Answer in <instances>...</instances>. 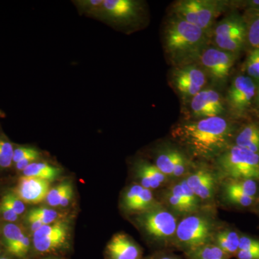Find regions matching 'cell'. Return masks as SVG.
<instances>
[{
	"mask_svg": "<svg viewBox=\"0 0 259 259\" xmlns=\"http://www.w3.org/2000/svg\"><path fill=\"white\" fill-rule=\"evenodd\" d=\"M68 233L67 223L56 222L44 225L42 228L33 233V240Z\"/></svg>",
	"mask_w": 259,
	"mask_h": 259,
	"instance_id": "30",
	"label": "cell"
},
{
	"mask_svg": "<svg viewBox=\"0 0 259 259\" xmlns=\"http://www.w3.org/2000/svg\"><path fill=\"white\" fill-rule=\"evenodd\" d=\"M259 108V83L258 84V92H257L256 100H255V110Z\"/></svg>",
	"mask_w": 259,
	"mask_h": 259,
	"instance_id": "45",
	"label": "cell"
},
{
	"mask_svg": "<svg viewBox=\"0 0 259 259\" xmlns=\"http://www.w3.org/2000/svg\"><path fill=\"white\" fill-rule=\"evenodd\" d=\"M243 15L246 25V51L259 49V11L245 10Z\"/></svg>",
	"mask_w": 259,
	"mask_h": 259,
	"instance_id": "21",
	"label": "cell"
},
{
	"mask_svg": "<svg viewBox=\"0 0 259 259\" xmlns=\"http://www.w3.org/2000/svg\"><path fill=\"white\" fill-rule=\"evenodd\" d=\"M243 73L259 83V49L247 51L243 65Z\"/></svg>",
	"mask_w": 259,
	"mask_h": 259,
	"instance_id": "28",
	"label": "cell"
},
{
	"mask_svg": "<svg viewBox=\"0 0 259 259\" xmlns=\"http://www.w3.org/2000/svg\"><path fill=\"white\" fill-rule=\"evenodd\" d=\"M186 120H198L209 117L228 116L225 95L212 85L199 92L184 105Z\"/></svg>",
	"mask_w": 259,
	"mask_h": 259,
	"instance_id": "11",
	"label": "cell"
},
{
	"mask_svg": "<svg viewBox=\"0 0 259 259\" xmlns=\"http://www.w3.org/2000/svg\"><path fill=\"white\" fill-rule=\"evenodd\" d=\"M110 259H141L139 245L125 233L115 235L107 245Z\"/></svg>",
	"mask_w": 259,
	"mask_h": 259,
	"instance_id": "15",
	"label": "cell"
},
{
	"mask_svg": "<svg viewBox=\"0 0 259 259\" xmlns=\"http://www.w3.org/2000/svg\"><path fill=\"white\" fill-rule=\"evenodd\" d=\"M73 197V187H71L65 194L64 198L61 200L60 205L61 207H66L69 205L70 202L71 201Z\"/></svg>",
	"mask_w": 259,
	"mask_h": 259,
	"instance_id": "42",
	"label": "cell"
},
{
	"mask_svg": "<svg viewBox=\"0 0 259 259\" xmlns=\"http://www.w3.org/2000/svg\"><path fill=\"white\" fill-rule=\"evenodd\" d=\"M14 148L8 139L0 136V168H8L13 163Z\"/></svg>",
	"mask_w": 259,
	"mask_h": 259,
	"instance_id": "33",
	"label": "cell"
},
{
	"mask_svg": "<svg viewBox=\"0 0 259 259\" xmlns=\"http://www.w3.org/2000/svg\"><path fill=\"white\" fill-rule=\"evenodd\" d=\"M104 0H80L76 5L81 13L100 17Z\"/></svg>",
	"mask_w": 259,
	"mask_h": 259,
	"instance_id": "34",
	"label": "cell"
},
{
	"mask_svg": "<svg viewBox=\"0 0 259 259\" xmlns=\"http://www.w3.org/2000/svg\"><path fill=\"white\" fill-rule=\"evenodd\" d=\"M144 188V187L140 185L139 184H136V185L131 186L127 189L124 193L123 197H122V205L127 212H129L130 209L136 202L139 194Z\"/></svg>",
	"mask_w": 259,
	"mask_h": 259,
	"instance_id": "36",
	"label": "cell"
},
{
	"mask_svg": "<svg viewBox=\"0 0 259 259\" xmlns=\"http://www.w3.org/2000/svg\"><path fill=\"white\" fill-rule=\"evenodd\" d=\"M185 153L178 145L162 144L155 151L153 164L171 181L175 165Z\"/></svg>",
	"mask_w": 259,
	"mask_h": 259,
	"instance_id": "16",
	"label": "cell"
},
{
	"mask_svg": "<svg viewBox=\"0 0 259 259\" xmlns=\"http://www.w3.org/2000/svg\"><path fill=\"white\" fill-rule=\"evenodd\" d=\"M233 10L226 0H178L172 3L169 13L202 29L210 37L220 15Z\"/></svg>",
	"mask_w": 259,
	"mask_h": 259,
	"instance_id": "4",
	"label": "cell"
},
{
	"mask_svg": "<svg viewBox=\"0 0 259 259\" xmlns=\"http://www.w3.org/2000/svg\"><path fill=\"white\" fill-rule=\"evenodd\" d=\"M238 59L236 54L209 45L202 51L197 63L208 76L210 85L221 90L228 83Z\"/></svg>",
	"mask_w": 259,
	"mask_h": 259,
	"instance_id": "10",
	"label": "cell"
},
{
	"mask_svg": "<svg viewBox=\"0 0 259 259\" xmlns=\"http://www.w3.org/2000/svg\"><path fill=\"white\" fill-rule=\"evenodd\" d=\"M236 259H259V238L241 233Z\"/></svg>",
	"mask_w": 259,
	"mask_h": 259,
	"instance_id": "23",
	"label": "cell"
},
{
	"mask_svg": "<svg viewBox=\"0 0 259 259\" xmlns=\"http://www.w3.org/2000/svg\"><path fill=\"white\" fill-rule=\"evenodd\" d=\"M144 2L137 0H104L100 17L120 27L136 26L144 20Z\"/></svg>",
	"mask_w": 259,
	"mask_h": 259,
	"instance_id": "13",
	"label": "cell"
},
{
	"mask_svg": "<svg viewBox=\"0 0 259 259\" xmlns=\"http://www.w3.org/2000/svg\"><path fill=\"white\" fill-rule=\"evenodd\" d=\"M241 232L232 227L221 226L216 232L212 243L229 258H236L239 250Z\"/></svg>",
	"mask_w": 259,
	"mask_h": 259,
	"instance_id": "19",
	"label": "cell"
},
{
	"mask_svg": "<svg viewBox=\"0 0 259 259\" xmlns=\"http://www.w3.org/2000/svg\"><path fill=\"white\" fill-rule=\"evenodd\" d=\"M25 233L21 228L14 223H8L3 227V236L7 250H9L15 243L23 237Z\"/></svg>",
	"mask_w": 259,
	"mask_h": 259,
	"instance_id": "31",
	"label": "cell"
},
{
	"mask_svg": "<svg viewBox=\"0 0 259 259\" xmlns=\"http://www.w3.org/2000/svg\"><path fill=\"white\" fill-rule=\"evenodd\" d=\"M242 122L229 116L186 120L174 125V141L196 161H212L233 144Z\"/></svg>",
	"mask_w": 259,
	"mask_h": 259,
	"instance_id": "1",
	"label": "cell"
},
{
	"mask_svg": "<svg viewBox=\"0 0 259 259\" xmlns=\"http://www.w3.org/2000/svg\"><path fill=\"white\" fill-rule=\"evenodd\" d=\"M23 172V176L36 177L49 182L57 178L60 175L61 169L45 162H33Z\"/></svg>",
	"mask_w": 259,
	"mask_h": 259,
	"instance_id": "22",
	"label": "cell"
},
{
	"mask_svg": "<svg viewBox=\"0 0 259 259\" xmlns=\"http://www.w3.org/2000/svg\"><path fill=\"white\" fill-rule=\"evenodd\" d=\"M210 37L202 29L168 13L162 28V46L172 67L197 63Z\"/></svg>",
	"mask_w": 259,
	"mask_h": 259,
	"instance_id": "2",
	"label": "cell"
},
{
	"mask_svg": "<svg viewBox=\"0 0 259 259\" xmlns=\"http://www.w3.org/2000/svg\"><path fill=\"white\" fill-rule=\"evenodd\" d=\"M137 222L153 243L161 248L173 246L179 220L163 204L139 213Z\"/></svg>",
	"mask_w": 259,
	"mask_h": 259,
	"instance_id": "8",
	"label": "cell"
},
{
	"mask_svg": "<svg viewBox=\"0 0 259 259\" xmlns=\"http://www.w3.org/2000/svg\"><path fill=\"white\" fill-rule=\"evenodd\" d=\"M68 233L33 240L34 247L40 253H47L60 248L64 244Z\"/></svg>",
	"mask_w": 259,
	"mask_h": 259,
	"instance_id": "27",
	"label": "cell"
},
{
	"mask_svg": "<svg viewBox=\"0 0 259 259\" xmlns=\"http://www.w3.org/2000/svg\"><path fill=\"white\" fill-rule=\"evenodd\" d=\"M40 153L31 155V156H27V157L20 160L18 163H15L17 169L19 170V171H23L29 165L31 164L33 162H35L36 160L38 159L39 157H40Z\"/></svg>",
	"mask_w": 259,
	"mask_h": 259,
	"instance_id": "41",
	"label": "cell"
},
{
	"mask_svg": "<svg viewBox=\"0 0 259 259\" xmlns=\"http://www.w3.org/2000/svg\"><path fill=\"white\" fill-rule=\"evenodd\" d=\"M220 180H253L259 182V155L232 145L212 161Z\"/></svg>",
	"mask_w": 259,
	"mask_h": 259,
	"instance_id": "5",
	"label": "cell"
},
{
	"mask_svg": "<svg viewBox=\"0 0 259 259\" xmlns=\"http://www.w3.org/2000/svg\"><path fill=\"white\" fill-rule=\"evenodd\" d=\"M161 204L153 197L152 191L144 188L139 194L136 202L133 204L129 212L139 213L146 212Z\"/></svg>",
	"mask_w": 259,
	"mask_h": 259,
	"instance_id": "26",
	"label": "cell"
},
{
	"mask_svg": "<svg viewBox=\"0 0 259 259\" xmlns=\"http://www.w3.org/2000/svg\"><path fill=\"white\" fill-rule=\"evenodd\" d=\"M257 92L258 83L249 76L243 73L233 76L225 95L228 115L238 122L248 120L254 112Z\"/></svg>",
	"mask_w": 259,
	"mask_h": 259,
	"instance_id": "7",
	"label": "cell"
},
{
	"mask_svg": "<svg viewBox=\"0 0 259 259\" xmlns=\"http://www.w3.org/2000/svg\"><path fill=\"white\" fill-rule=\"evenodd\" d=\"M149 259H182L178 255L168 253H161Z\"/></svg>",
	"mask_w": 259,
	"mask_h": 259,
	"instance_id": "43",
	"label": "cell"
},
{
	"mask_svg": "<svg viewBox=\"0 0 259 259\" xmlns=\"http://www.w3.org/2000/svg\"><path fill=\"white\" fill-rule=\"evenodd\" d=\"M49 191V181L23 176L19 179L15 194L24 203L37 204L47 198Z\"/></svg>",
	"mask_w": 259,
	"mask_h": 259,
	"instance_id": "14",
	"label": "cell"
},
{
	"mask_svg": "<svg viewBox=\"0 0 259 259\" xmlns=\"http://www.w3.org/2000/svg\"><path fill=\"white\" fill-rule=\"evenodd\" d=\"M0 259H9V258H4V257H2V258H0Z\"/></svg>",
	"mask_w": 259,
	"mask_h": 259,
	"instance_id": "47",
	"label": "cell"
},
{
	"mask_svg": "<svg viewBox=\"0 0 259 259\" xmlns=\"http://www.w3.org/2000/svg\"><path fill=\"white\" fill-rule=\"evenodd\" d=\"M168 81L183 106L210 85L208 76L197 63L172 67Z\"/></svg>",
	"mask_w": 259,
	"mask_h": 259,
	"instance_id": "9",
	"label": "cell"
},
{
	"mask_svg": "<svg viewBox=\"0 0 259 259\" xmlns=\"http://www.w3.org/2000/svg\"><path fill=\"white\" fill-rule=\"evenodd\" d=\"M136 174L140 180L139 185L151 191L157 190L171 182L154 164L144 160L136 164Z\"/></svg>",
	"mask_w": 259,
	"mask_h": 259,
	"instance_id": "18",
	"label": "cell"
},
{
	"mask_svg": "<svg viewBox=\"0 0 259 259\" xmlns=\"http://www.w3.org/2000/svg\"><path fill=\"white\" fill-rule=\"evenodd\" d=\"M71 187H72L71 182L69 181L62 182L60 185L50 190L48 194L47 199L48 204L53 207H57L60 205L62 199L64 198L65 194Z\"/></svg>",
	"mask_w": 259,
	"mask_h": 259,
	"instance_id": "32",
	"label": "cell"
},
{
	"mask_svg": "<svg viewBox=\"0 0 259 259\" xmlns=\"http://www.w3.org/2000/svg\"><path fill=\"white\" fill-rule=\"evenodd\" d=\"M253 209H254L255 212L257 213L259 217V196L258 198L256 199V201H255V205Z\"/></svg>",
	"mask_w": 259,
	"mask_h": 259,
	"instance_id": "44",
	"label": "cell"
},
{
	"mask_svg": "<svg viewBox=\"0 0 259 259\" xmlns=\"http://www.w3.org/2000/svg\"><path fill=\"white\" fill-rule=\"evenodd\" d=\"M0 203L5 204L18 215L23 214L25 210V203L15 194H5L0 201Z\"/></svg>",
	"mask_w": 259,
	"mask_h": 259,
	"instance_id": "35",
	"label": "cell"
},
{
	"mask_svg": "<svg viewBox=\"0 0 259 259\" xmlns=\"http://www.w3.org/2000/svg\"><path fill=\"white\" fill-rule=\"evenodd\" d=\"M221 190L237 192L257 199L259 196V182L253 180H223L220 184Z\"/></svg>",
	"mask_w": 259,
	"mask_h": 259,
	"instance_id": "20",
	"label": "cell"
},
{
	"mask_svg": "<svg viewBox=\"0 0 259 259\" xmlns=\"http://www.w3.org/2000/svg\"><path fill=\"white\" fill-rule=\"evenodd\" d=\"M221 191L223 201L227 204L239 209H253L256 199L237 192Z\"/></svg>",
	"mask_w": 259,
	"mask_h": 259,
	"instance_id": "25",
	"label": "cell"
},
{
	"mask_svg": "<svg viewBox=\"0 0 259 259\" xmlns=\"http://www.w3.org/2000/svg\"><path fill=\"white\" fill-rule=\"evenodd\" d=\"M184 179L202 205L213 206L221 184L214 167L209 166L207 162L195 161Z\"/></svg>",
	"mask_w": 259,
	"mask_h": 259,
	"instance_id": "12",
	"label": "cell"
},
{
	"mask_svg": "<svg viewBox=\"0 0 259 259\" xmlns=\"http://www.w3.org/2000/svg\"><path fill=\"white\" fill-rule=\"evenodd\" d=\"M30 246V238L24 234L23 237L16 243H15L9 250H8V251L9 252L10 254L22 258L28 253Z\"/></svg>",
	"mask_w": 259,
	"mask_h": 259,
	"instance_id": "37",
	"label": "cell"
},
{
	"mask_svg": "<svg viewBox=\"0 0 259 259\" xmlns=\"http://www.w3.org/2000/svg\"><path fill=\"white\" fill-rule=\"evenodd\" d=\"M255 113L256 114L257 117H258V119H259V108L256 109V110H254Z\"/></svg>",
	"mask_w": 259,
	"mask_h": 259,
	"instance_id": "46",
	"label": "cell"
},
{
	"mask_svg": "<svg viewBox=\"0 0 259 259\" xmlns=\"http://www.w3.org/2000/svg\"><path fill=\"white\" fill-rule=\"evenodd\" d=\"M233 145L259 155V119L243 121L237 130Z\"/></svg>",
	"mask_w": 259,
	"mask_h": 259,
	"instance_id": "17",
	"label": "cell"
},
{
	"mask_svg": "<svg viewBox=\"0 0 259 259\" xmlns=\"http://www.w3.org/2000/svg\"><path fill=\"white\" fill-rule=\"evenodd\" d=\"M217 21L210 34V45L239 56L246 51L247 32L244 17L232 10Z\"/></svg>",
	"mask_w": 259,
	"mask_h": 259,
	"instance_id": "6",
	"label": "cell"
},
{
	"mask_svg": "<svg viewBox=\"0 0 259 259\" xmlns=\"http://www.w3.org/2000/svg\"><path fill=\"white\" fill-rule=\"evenodd\" d=\"M0 215L5 221L9 223L15 222L18 219L19 216L14 211L2 203H0Z\"/></svg>",
	"mask_w": 259,
	"mask_h": 259,
	"instance_id": "40",
	"label": "cell"
},
{
	"mask_svg": "<svg viewBox=\"0 0 259 259\" xmlns=\"http://www.w3.org/2000/svg\"><path fill=\"white\" fill-rule=\"evenodd\" d=\"M37 153H40V152L35 148L23 146V147L15 148L14 153H13V163L15 164L23 158L31 156V155L37 154Z\"/></svg>",
	"mask_w": 259,
	"mask_h": 259,
	"instance_id": "39",
	"label": "cell"
},
{
	"mask_svg": "<svg viewBox=\"0 0 259 259\" xmlns=\"http://www.w3.org/2000/svg\"><path fill=\"white\" fill-rule=\"evenodd\" d=\"M59 213L52 209L37 207L30 209L27 214V221H38L42 224L48 225L55 223L59 218Z\"/></svg>",
	"mask_w": 259,
	"mask_h": 259,
	"instance_id": "29",
	"label": "cell"
},
{
	"mask_svg": "<svg viewBox=\"0 0 259 259\" xmlns=\"http://www.w3.org/2000/svg\"><path fill=\"white\" fill-rule=\"evenodd\" d=\"M233 10L243 9L259 11V0H240L231 1Z\"/></svg>",
	"mask_w": 259,
	"mask_h": 259,
	"instance_id": "38",
	"label": "cell"
},
{
	"mask_svg": "<svg viewBox=\"0 0 259 259\" xmlns=\"http://www.w3.org/2000/svg\"><path fill=\"white\" fill-rule=\"evenodd\" d=\"M184 253L187 259H231L213 243L202 245Z\"/></svg>",
	"mask_w": 259,
	"mask_h": 259,
	"instance_id": "24",
	"label": "cell"
},
{
	"mask_svg": "<svg viewBox=\"0 0 259 259\" xmlns=\"http://www.w3.org/2000/svg\"><path fill=\"white\" fill-rule=\"evenodd\" d=\"M213 206H204L197 212L181 218L177 225L173 247L183 253L212 243L221 228Z\"/></svg>",
	"mask_w": 259,
	"mask_h": 259,
	"instance_id": "3",
	"label": "cell"
}]
</instances>
